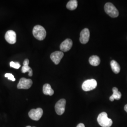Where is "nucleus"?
I'll return each mask as SVG.
<instances>
[{
	"instance_id": "7ed1b4c3",
	"label": "nucleus",
	"mask_w": 127,
	"mask_h": 127,
	"mask_svg": "<svg viewBox=\"0 0 127 127\" xmlns=\"http://www.w3.org/2000/svg\"><path fill=\"white\" fill-rule=\"evenodd\" d=\"M104 10L106 13L112 18H117L119 16L118 9L112 3L107 2L105 4Z\"/></svg>"
},
{
	"instance_id": "f3484780",
	"label": "nucleus",
	"mask_w": 127,
	"mask_h": 127,
	"mask_svg": "<svg viewBox=\"0 0 127 127\" xmlns=\"http://www.w3.org/2000/svg\"><path fill=\"white\" fill-rule=\"evenodd\" d=\"M78 1L76 0H71L69 1L66 5V8L69 10H73L77 8Z\"/></svg>"
},
{
	"instance_id": "f03ea898",
	"label": "nucleus",
	"mask_w": 127,
	"mask_h": 127,
	"mask_svg": "<svg viewBox=\"0 0 127 127\" xmlns=\"http://www.w3.org/2000/svg\"><path fill=\"white\" fill-rule=\"evenodd\" d=\"M32 34L33 36L39 41L43 40L46 36L45 28L40 25H36L33 27Z\"/></svg>"
},
{
	"instance_id": "6ab92c4d",
	"label": "nucleus",
	"mask_w": 127,
	"mask_h": 127,
	"mask_svg": "<svg viewBox=\"0 0 127 127\" xmlns=\"http://www.w3.org/2000/svg\"><path fill=\"white\" fill-rule=\"evenodd\" d=\"M5 77H6L8 78V80H10V81H12V82H14L15 81L16 79L15 78V77L11 73H7L5 74Z\"/></svg>"
},
{
	"instance_id": "20e7f679",
	"label": "nucleus",
	"mask_w": 127,
	"mask_h": 127,
	"mask_svg": "<svg viewBox=\"0 0 127 127\" xmlns=\"http://www.w3.org/2000/svg\"><path fill=\"white\" fill-rule=\"evenodd\" d=\"M97 86V82L95 79L87 80L83 82L82 89L85 91H89L95 89Z\"/></svg>"
},
{
	"instance_id": "a211bd4d",
	"label": "nucleus",
	"mask_w": 127,
	"mask_h": 127,
	"mask_svg": "<svg viewBox=\"0 0 127 127\" xmlns=\"http://www.w3.org/2000/svg\"><path fill=\"white\" fill-rule=\"evenodd\" d=\"M10 66L11 67H13L15 69H19L20 67V64L18 62H14L13 61H11L10 62Z\"/></svg>"
},
{
	"instance_id": "9d476101",
	"label": "nucleus",
	"mask_w": 127,
	"mask_h": 127,
	"mask_svg": "<svg viewBox=\"0 0 127 127\" xmlns=\"http://www.w3.org/2000/svg\"><path fill=\"white\" fill-rule=\"evenodd\" d=\"M64 53L62 51H56L50 55V59L56 64H58L63 58Z\"/></svg>"
},
{
	"instance_id": "412c9836",
	"label": "nucleus",
	"mask_w": 127,
	"mask_h": 127,
	"mask_svg": "<svg viewBox=\"0 0 127 127\" xmlns=\"http://www.w3.org/2000/svg\"><path fill=\"white\" fill-rule=\"evenodd\" d=\"M124 110H125V111L127 113V104L125 105V106H124Z\"/></svg>"
},
{
	"instance_id": "ddd939ff",
	"label": "nucleus",
	"mask_w": 127,
	"mask_h": 127,
	"mask_svg": "<svg viewBox=\"0 0 127 127\" xmlns=\"http://www.w3.org/2000/svg\"><path fill=\"white\" fill-rule=\"evenodd\" d=\"M113 94L109 98L110 100L111 101H114V99H116V100L120 99L122 97V94L120 91H118V89L116 87H114L113 88Z\"/></svg>"
},
{
	"instance_id": "4468645a",
	"label": "nucleus",
	"mask_w": 127,
	"mask_h": 127,
	"mask_svg": "<svg viewBox=\"0 0 127 127\" xmlns=\"http://www.w3.org/2000/svg\"><path fill=\"white\" fill-rule=\"evenodd\" d=\"M43 93L46 95H52L54 91L49 84H45L43 87Z\"/></svg>"
},
{
	"instance_id": "dca6fc26",
	"label": "nucleus",
	"mask_w": 127,
	"mask_h": 127,
	"mask_svg": "<svg viewBox=\"0 0 127 127\" xmlns=\"http://www.w3.org/2000/svg\"><path fill=\"white\" fill-rule=\"evenodd\" d=\"M111 68L114 73L117 74L120 73L121 70V67L119 64L115 60H112L110 63Z\"/></svg>"
},
{
	"instance_id": "39448f33",
	"label": "nucleus",
	"mask_w": 127,
	"mask_h": 127,
	"mask_svg": "<svg viewBox=\"0 0 127 127\" xmlns=\"http://www.w3.org/2000/svg\"><path fill=\"white\" fill-rule=\"evenodd\" d=\"M43 114V110L41 108H38L37 109H31L28 115L29 117L32 120L34 121H39Z\"/></svg>"
},
{
	"instance_id": "423d86ee",
	"label": "nucleus",
	"mask_w": 127,
	"mask_h": 127,
	"mask_svg": "<svg viewBox=\"0 0 127 127\" xmlns=\"http://www.w3.org/2000/svg\"><path fill=\"white\" fill-rule=\"evenodd\" d=\"M32 84V82L31 79H27L25 78H22L19 80L17 87L18 89H29Z\"/></svg>"
},
{
	"instance_id": "1a4fd4ad",
	"label": "nucleus",
	"mask_w": 127,
	"mask_h": 127,
	"mask_svg": "<svg viewBox=\"0 0 127 127\" xmlns=\"http://www.w3.org/2000/svg\"><path fill=\"white\" fill-rule=\"evenodd\" d=\"M90 32L88 28H84L82 30L80 33V41L82 44H86L90 39Z\"/></svg>"
},
{
	"instance_id": "9b49d317",
	"label": "nucleus",
	"mask_w": 127,
	"mask_h": 127,
	"mask_svg": "<svg viewBox=\"0 0 127 127\" xmlns=\"http://www.w3.org/2000/svg\"><path fill=\"white\" fill-rule=\"evenodd\" d=\"M73 46V41L70 39H67L63 41L60 45V49L62 52H66L70 50Z\"/></svg>"
},
{
	"instance_id": "6e6552de",
	"label": "nucleus",
	"mask_w": 127,
	"mask_h": 127,
	"mask_svg": "<svg viewBox=\"0 0 127 127\" xmlns=\"http://www.w3.org/2000/svg\"><path fill=\"white\" fill-rule=\"evenodd\" d=\"M6 41L11 44H13L16 42V33L12 30H9L6 32L5 35Z\"/></svg>"
},
{
	"instance_id": "0eeeda50",
	"label": "nucleus",
	"mask_w": 127,
	"mask_h": 127,
	"mask_svg": "<svg viewBox=\"0 0 127 127\" xmlns=\"http://www.w3.org/2000/svg\"><path fill=\"white\" fill-rule=\"evenodd\" d=\"M66 104V100L64 99H61L57 102L56 104L55 108L56 113L61 115L64 113L65 111V106Z\"/></svg>"
},
{
	"instance_id": "aec40b11",
	"label": "nucleus",
	"mask_w": 127,
	"mask_h": 127,
	"mask_svg": "<svg viewBox=\"0 0 127 127\" xmlns=\"http://www.w3.org/2000/svg\"><path fill=\"white\" fill-rule=\"evenodd\" d=\"M77 127H85V125L83 123H80L77 125Z\"/></svg>"
},
{
	"instance_id": "f8f14e48",
	"label": "nucleus",
	"mask_w": 127,
	"mask_h": 127,
	"mask_svg": "<svg viewBox=\"0 0 127 127\" xmlns=\"http://www.w3.org/2000/svg\"><path fill=\"white\" fill-rule=\"evenodd\" d=\"M29 64V60L28 59H26L23 63V66L21 69V71L23 73L28 72V75L29 76H32V68L28 66Z\"/></svg>"
},
{
	"instance_id": "2eb2a0df",
	"label": "nucleus",
	"mask_w": 127,
	"mask_h": 127,
	"mask_svg": "<svg viewBox=\"0 0 127 127\" xmlns=\"http://www.w3.org/2000/svg\"><path fill=\"white\" fill-rule=\"evenodd\" d=\"M89 62L93 66H97L100 63V58L95 55L92 56L89 59Z\"/></svg>"
},
{
	"instance_id": "f257e3e1",
	"label": "nucleus",
	"mask_w": 127,
	"mask_h": 127,
	"mask_svg": "<svg viewBox=\"0 0 127 127\" xmlns=\"http://www.w3.org/2000/svg\"><path fill=\"white\" fill-rule=\"evenodd\" d=\"M97 120L101 127H110L113 124L112 120L108 117L107 114L105 112L100 113L97 117Z\"/></svg>"
},
{
	"instance_id": "4be33fe9",
	"label": "nucleus",
	"mask_w": 127,
	"mask_h": 127,
	"mask_svg": "<svg viewBox=\"0 0 127 127\" xmlns=\"http://www.w3.org/2000/svg\"><path fill=\"white\" fill-rule=\"evenodd\" d=\"M31 127V126H27V127Z\"/></svg>"
}]
</instances>
